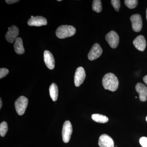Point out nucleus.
<instances>
[{
  "label": "nucleus",
  "instance_id": "1",
  "mask_svg": "<svg viewBox=\"0 0 147 147\" xmlns=\"http://www.w3.org/2000/svg\"><path fill=\"white\" fill-rule=\"evenodd\" d=\"M102 84L105 89L115 92L118 88L119 80L115 74L112 73H108L103 76Z\"/></svg>",
  "mask_w": 147,
  "mask_h": 147
},
{
  "label": "nucleus",
  "instance_id": "2",
  "mask_svg": "<svg viewBox=\"0 0 147 147\" xmlns=\"http://www.w3.org/2000/svg\"><path fill=\"white\" fill-rule=\"evenodd\" d=\"M76 32V30L74 27L68 25H63L59 27L57 29L56 34L59 38L63 39L73 36Z\"/></svg>",
  "mask_w": 147,
  "mask_h": 147
},
{
  "label": "nucleus",
  "instance_id": "3",
  "mask_svg": "<svg viewBox=\"0 0 147 147\" xmlns=\"http://www.w3.org/2000/svg\"><path fill=\"white\" fill-rule=\"evenodd\" d=\"M28 103V100L24 96L18 98L15 102L16 112L19 115H22L25 113Z\"/></svg>",
  "mask_w": 147,
  "mask_h": 147
},
{
  "label": "nucleus",
  "instance_id": "4",
  "mask_svg": "<svg viewBox=\"0 0 147 147\" xmlns=\"http://www.w3.org/2000/svg\"><path fill=\"white\" fill-rule=\"evenodd\" d=\"M72 132V127L71 122L69 121H65L62 131L63 140L64 143H67L69 142Z\"/></svg>",
  "mask_w": 147,
  "mask_h": 147
},
{
  "label": "nucleus",
  "instance_id": "5",
  "mask_svg": "<svg viewBox=\"0 0 147 147\" xmlns=\"http://www.w3.org/2000/svg\"><path fill=\"white\" fill-rule=\"evenodd\" d=\"M105 39L110 47L113 49L117 47L119 41V38L117 34L114 31H111L105 36Z\"/></svg>",
  "mask_w": 147,
  "mask_h": 147
},
{
  "label": "nucleus",
  "instance_id": "6",
  "mask_svg": "<svg viewBox=\"0 0 147 147\" xmlns=\"http://www.w3.org/2000/svg\"><path fill=\"white\" fill-rule=\"evenodd\" d=\"M86 74L84 68L80 67L76 69L74 77V84L76 87L81 86L86 78Z\"/></svg>",
  "mask_w": 147,
  "mask_h": 147
},
{
  "label": "nucleus",
  "instance_id": "7",
  "mask_svg": "<svg viewBox=\"0 0 147 147\" xmlns=\"http://www.w3.org/2000/svg\"><path fill=\"white\" fill-rule=\"evenodd\" d=\"M132 30L135 32H139L142 28V17L139 14H135L130 17Z\"/></svg>",
  "mask_w": 147,
  "mask_h": 147
},
{
  "label": "nucleus",
  "instance_id": "8",
  "mask_svg": "<svg viewBox=\"0 0 147 147\" xmlns=\"http://www.w3.org/2000/svg\"><path fill=\"white\" fill-rule=\"evenodd\" d=\"M102 53V48L98 43H95L92 47L88 55V58L90 61L96 59L101 56Z\"/></svg>",
  "mask_w": 147,
  "mask_h": 147
},
{
  "label": "nucleus",
  "instance_id": "9",
  "mask_svg": "<svg viewBox=\"0 0 147 147\" xmlns=\"http://www.w3.org/2000/svg\"><path fill=\"white\" fill-rule=\"evenodd\" d=\"M8 31L5 35V38L9 43H12L17 38L19 34V30L16 26H12L8 28Z\"/></svg>",
  "mask_w": 147,
  "mask_h": 147
},
{
  "label": "nucleus",
  "instance_id": "10",
  "mask_svg": "<svg viewBox=\"0 0 147 147\" xmlns=\"http://www.w3.org/2000/svg\"><path fill=\"white\" fill-rule=\"evenodd\" d=\"M47 23V19L41 16H34L33 18L29 19L28 22V25L31 26H46Z\"/></svg>",
  "mask_w": 147,
  "mask_h": 147
},
{
  "label": "nucleus",
  "instance_id": "11",
  "mask_svg": "<svg viewBox=\"0 0 147 147\" xmlns=\"http://www.w3.org/2000/svg\"><path fill=\"white\" fill-rule=\"evenodd\" d=\"M98 145L100 147H114V142L110 136L103 134L99 137Z\"/></svg>",
  "mask_w": 147,
  "mask_h": 147
},
{
  "label": "nucleus",
  "instance_id": "12",
  "mask_svg": "<svg viewBox=\"0 0 147 147\" xmlns=\"http://www.w3.org/2000/svg\"><path fill=\"white\" fill-rule=\"evenodd\" d=\"M136 91L139 93V99L142 101H146L147 96V87L144 84L137 83L135 86Z\"/></svg>",
  "mask_w": 147,
  "mask_h": 147
},
{
  "label": "nucleus",
  "instance_id": "13",
  "mask_svg": "<svg viewBox=\"0 0 147 147\" xmlns=\"http://www.w3.org/2000/svg\"><path fill=\"white\" fill-rule=\"evenodd\" d=\"M44 60L47 68L50 69H53L55 68V59L53 54L48 50H45L44 52Z\"/></svg>",
  "mask_w": 147,
  "mask_h": 147
},
{
  "label": "nucleus",
  "instance_id": "14",
  "mask_svg": "<svg viewBox=\"0 0 147 147\" xmlns=\"http://www.w3.org/2000/svg\"><path fill=\"white\" fill-rule=\"evenodd\" d=\"M133 43L135 48L140 51H144L146 46V39L142 35L137 36L133 40Z\"/></svg>",
  "mask_w": 147,
  "mask_h": 147
},
{
  "label": "nucleus",
  "instance_id": "15",
  "mask_svg": "<svg viewBox=\"0 0 147 147\" xmlns=\"http://www.w3.org/2000/svg\"><path fill=\"white\" fill-rule=\"evenodd\" d=\"M14 50L18 55H22L25 52L23 40L20 37H18L15 40L14 44Z\"/></svg>",
  "mask_w": 147,
  "mask_h": 147
},
{
  "label": "nucleus",
  "instance_id": "16",
  "mask_svg": "<svg viewBox=\"0 0 147 147\" xmlns=\"http://www.w3.org/2000/svg\"><path fill=\"white\" fill-rule=\"evenodd\" d=\"M49 92L50 97L53 101H56L57 100L58 96V88L57 84L53 83L50 86Z\"/></svg>",
  "mask_w": 147,
  "mask_h": 147
},
{
  "label": "nucleus",
  "instance_id": "17",
  "mask_svg": "<svg viewBox=\"0 0 147 147\" xmlns=\"http://www.w3.org/2000/svg\"><path fill=\"white\" fill-rule=\"evenodd\" d=\"M93 120L99 123H105L108 121V118L106 116L100 114H93L92 115Z\"/></svg>",
  "mask_w": 147,
  "mask_h": 147
},
{
  "label": "nucleus",
  "instance_id": "18",
  "mask_svg": "<svg viewBox=\"0 0 147 147\" xmlns=\"http://www.w3.org/2000/svg\"><path fill=\"white\" fill-rule=\"evenodd\" d=\"M92 9L97 13L101 12L102 9L101 1L100 0L93 1L92 3Z\"/></svg>",
  "mask_w": 147,
  "mask_h": 147
},
{
  "label": "nucleus",
  "instance_id": "19",
  "mask_svg": "<svg viewBox=\"0 0 147 147\" xmlns=\"http://www.w3.org/2000/svg\"><path fill=\"white\" fill-rule=\"evenodd\" d=\"M8 130V125L6 121H3L0 125V135L4 137Z\"/></svg>",
  "mask_w": 147,
  "mask_h": 147
},
{
  "label": "nucleus",
  "instance_id": "20",
  "mask_svg": "<svg viewBox=\"0 0 147 147\" xmlns=\"http://www.w3.org/2000/svg\"><path fill=\"white\" fill-rule=\"evenodd\" d=\"M138 1L137 0H125L124 3L129 9H134L137 6Z\"/></svg>",
  "mask_w": 147,
  "mask_h": 147
},
{
  "label": "nucleus",
  "instance_id": "21",
  "mask_svg": "<svg viewBox=\"0 0 147 147\" xmlns=\"http://www.w3.org/2000/svg\"><path fill=\"white\" fill-rule=\"evenodd\" d=\"M111 2L115 10L118 11L120 7V1L119 0H112Z\"/></svg>",
  "mask_w": 147,
  "mask_h": 147
},
{
  "label": "nucleus",
  "instance_id": "22",
  "mask_svg": "<svg viewBox=\"0 0 147 147\" xmlns=\"http://www.w3.org/2000/svg\"><path fill=\"white\" fill-rule=\"evenodd\" d=\"M9 71L8 69L5 68L0 69V79H1L8 74Z\"/></svg>",
  "mask_w": 147,
  "mask_h": 147
},
{
  "label": "nucleus",
  "instance_id": "23",
  "mask_svg": "<svg viewBox=\"0 0 147 147\" xmlns=\"http://www.w3.org/2000/svg\"><path fill=\"white\" fill-rule=\"evenodd\" d=\"M139 143L142 147H147V137H141L139 139Z\"/></svg>",
  "mask_w": 147,
  "mask_h": 147
},
{
  "label": "nucleus",
  "instance_id": "24",
  "mask_svg": "<svg viewBox=\"0 0 147 147\" xmlns=\"http://www.w3.org/2000/svg\"><path fill=\"white\" fill-rule=\"evenodd\" d=\"M18 1H19L18 0H6L5 1L6 3L9 4H11L18 2Z\"/></svg>",
  "mask_w": 147,
  "mask_h": 147
},
{
  "label": "nucleus",
  "instance_id": "25",
  "mask_svg": "<svg viewBox=\"0 0 147 147\" xmlns=\"http://www.w3.org/2000/svg\"><path fill=\"white\" fill-rule=\"evenodd\" d=\"M143 81L144 82L145 84L147 85V75L145 76L143 78Z\"/></svg>",
  "mask_w": 147,
  "mask_h": 147
},
{
  "label": "nucleus",
  "instance_id": "26",
  "mask_svg": "<svg viewBox=\"0 0 147 147\" xmlns=\"http://www.w3.org/2000/svg\"><path fill=\"white\" fill-rule=\"evenodd\" d=\"M2 100H1H1H0V108H1V109L2 107Z\"/></svg>",
  "mask_w": 147,
  "mask_h": 147
},
{
  "label": "nucleus",
  "instance_id": "27",
  "mask_svg": "<svg viewBox=\"0 0 147 147\" xmlns=\"http://www.w3.org/2000/svg\"><path fill=\"white\" fill-rule=\"evenodd\" d=\"M146 19H147V9H146Z\"/></svg>",
  "mask_w": 147,
  "mask_h": 147
},
{
  "label": "nucleus",
  "instance_id": "28",
  "mask_svg": "<svg viewBox=\"0 0 147 147\" xmlns=\"http://www.w3.org/2000/svg\"><path fill=\"white\" fill-rule=\"evenodd\" d=\"M58 1H61V0H58Z\"/></svg>",
  "mask_w": 147,
  "mask_h": 147
},
{
  "label": "nucleus",
  "instance_id": "29",
  "mask_svg": "<svg viewBox=\"0 0 147 147\" xmlns=\"http://www.w3.org/2000/svg\"><path fill=\"white\" fill-rule=\"evenodd\" d=\"M146 121H147V116L146 117Z\"/></svg>",
  "mask_w": 147,
  "mask_h": 147
}]
</instances>
